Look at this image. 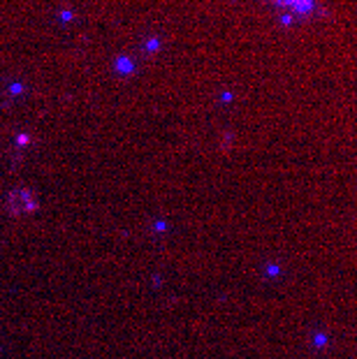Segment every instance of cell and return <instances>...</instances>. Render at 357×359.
Returning a JSON list of instances; mask_svg holds the SVG:
<instances>
[{
    "label": "cell",
    "mask_w": 357,
    "mask_h": 359,
    "mask_svg": "<svg viewBox=\"0 0 357 359\" xmlns=\"http://www.w3.org/2000/svg\"><path fill=\"white\" fill-rule=\"evenodd\" d=\"M7 209L9 214L21 215V214H31L38 209V199L33 197L28 190H14L7 197Z\"/></svg>",
    "instance_id": "6da1fadb"
}]
</instances>
